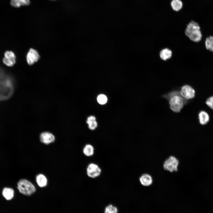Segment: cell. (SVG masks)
Segmentation results:
<instances>
[{"label":"cell","mask_w":213,"mask_h":213,"mask_svg":"<svg viewBox=\"0 0 213 213\" xmlns=\"http://www.w3.org/2000/svg\"><path fill=\"white\" fill-rule=\"evenodd\" d=\"M162 97L168 101L170 109L175 113L180 112L188 102L182 97L179 89L172 90L163 95Z\"/></svg>","instance_id":"cell-1"},{"label":"cell","mask_w":213,"mask_h":213,"mask_svg":"<svg viewBox=\"0 0 213 213\" xmlns=\"http://www.w3.org/2000/svg\"><path fill=\"white\" fill-rule=\"evenodd\" d=\"M185 35L191 41L196 43L201 41L202 35L199 24L191 21L187 25L185 31Z\"/></svg>","instance_id":"cell-2"},{"label":"cell","mask_w":213,"mask_h":213,"mask_svg":"<svg viewBox=\"0 0 213 213\" xmlns=\"http://www.w3.org/2000/svg\"><path fill=\"white\" fill-rule=\"evenodd\" d=\"M17 188L21 193L27 196L31 195L36 191L33 184L25 179H22L19 181Z\"/></svg>","instance_id":"cell-3"},{"label":"cell","mask_w":213,"mask_h":213,"mask_svg":"<svg viewBox=\"0 0 213 213\" xmlns=\"http://www.w3.org/2000/svg\"><path fill=\"white\" fill-rule=\"evenodd\" d=\"M179 164V161L177 158L174 156H170L164 161L163 168L170 172H176L178 170Z\"/></svg>","instance_id":"cell-4"},{"label":"cell","mask_w":213,"mask_h":213,"mask_svg":"<svg viewBox=\"0 0 213 213\" xmlns=\"http://www.w3.org/2000/svg\"><path fill=\"white\" fill-rule=\"evenodd\" d=\"M180 94L185 100H188L193 98L195 95L194 89L191 86L185 85L179 88Z\"/></svg>","instance_id":"cell-5"},{"label":"cell","mask_w":213,"mask_h":213,"mask_svg":"<svg viewBox=\"0 0 213 213\" xmlns=\"http://www.w3.org/2000/svg\"><path fill=\"white\" fill-rule=\"evenodd\" d=\"M101 170L97 164L91 163L87 168L86 172L88 176L92 178H95L99 176L101 173Z\"/></svg>","instance_id":"cell-6"},{"label":"cell","mask_w":213,"mask_h":213,"mask_svg":"<svg viewBox=\"0 0 213 213\" xmlns=\"http://www.w3.org/2000/svg\"><path fill=\"white\" fill-rule=\"evenodd\" d=\"M16 57L14 53L12 51H6L3 59V63L6 66L11 67L15 63Z\"/></svg>","instance_id":"cell-7"},{"label":"cell","mask_w":213,"mask_h":213,"mask_svg":"<svg viewBox=\"0 0 213 213\" xmlns=\"http://www.w3.org/2000/svg\"><path fill=\"white\" fill-rule=\"evenodd\" d=\"M40 56L38 52L33 49L29 50L26 56L27 63L30 65H31L37 62Z\"/></svg>","instance_id":"cell-8"},{"label":"cell","mask_w":213,"mask_h":213,"mask_svg":"<svg viewBox=\"0 0 213 213\" xmlns=\"http://www.w3.org/2000/svg\"><path fill=\"white\" fill-rule=\"evenodd\" d=\"M40 140L42 143L48 144L54 141L55 137L53 135L50 133L44 132L41 133Z\"/></svg>","instance_id":"cell-9"},{"label":"cell","mask_w":213,"mask_h":213,"mask_svg":"<svg viewBox=\"0 0 213 213\" xmlns=\"http://www.w3.org/2000/svg\"><path fill=\"white\" fill-rule=\"evenodd\" d=\"M139 181L141 185L145 186L151 185L153 182L151 176L147 173L143 174L141 175L139 178Z\"/></svg>","instance_id":"cell-10"},{"label":"cell","mask_w":213,"mask_h":213,"mask_svg":"<svg viewBox=\"0 0 213 213\" xmlns=\"http://www.w3.org/2000/svg\"><path fill=\"white\" fill-rule=\"evenodd\" d=\"M198 118L200 123L203 125L207 124L209 120V117L208 113L205 111H201L198 114Z\"/></svg>","instance_id":"cell-11"},{"label":"cell","mask_w":213,"mask_h":213,"mask_svg":"<svg viewBox=\"0 0 213 213\" xmlns=\"http://www.w3.org/2000/svg\"><path fill=\"white\" fill-rule=\"evenodd\" d=\"M2 195L7 200L12 199L14 196V191L13 189L9 188H4L2 192Z\"/></svg>","instance_id":"cell-12"},{"label":"cell","mask_w":213,"mask_h":213,"mask_svg":"<svg viewBox=\"0 0 213 213\" xmlns=\"http://www.w3.org/2000/svg\"><path fill=\"white\" fill-rule=\"evenodd\" d=\"M36 180L38 185L41 187H45L47 184V180L46 176L42 174L37 175Z\"/></svg>","instance_id":"cell-13"},{"label":"cell","mask_w":213,"mask_h":213,"mask_svg":"<svg viewBox=\"0 0 213 213\" xmlns=\"http://www.w3.org/2000/svg\"><path fill=\"white\" fill-rule=\"evenodd\" d=\"M172 55V51L167 48L162 49L160 52V57L164 61L170 58Z\"/></svg>","instance_id":"cell-14"},{"label":"cell","mask_w":213,"mask_h":213,"mask_svg":"<svg viewBox=\"0 0 213 213\" xmlns=\"http://www.w3.org/2000/svg\"><path fill=\"white\" fill-rule=\"evenodd\" d=\"M94 148L93 146L90 144H87L84 147L83 152L84 154L87 156H91L94 153Z\"/></svg>","instance_id":"cell-15"},{"label":"cell","mask_w":213,"mask_h":213,"mask_svg":"<svg viewBox=\"0 0 213 213\" xmlns=\"http://www.w3.org/2000/svg\"><path fill=\"white\" fill-rule=\"evenodd\" d=\"M89 128L91 130H94L97 127V122L95 117L93 116L88 117L86 121Z\"/></svg>","instance_id":"cell-16"},{"label":"cell","mask_w":213,"mask_h":213,"mask_svg":"<svg viewBox=\"0 0 213 213\" xmlns=\"http://www.w3.org/2000/svg\"><path fill=\"white\" fill-rule=\"evenodd\" d=\"M171 6L173 10L178 11L182 8L183 4L181 0H172L171 2Z\"/></svg>","instance_id":"cell-17"},{"label":"cell","mask_w":213,"mask_h":213,"mask_svg":"<svg viewBox=\"0 0 213 213\" xmlns=\"http://www.w3.org/2000/svg\"><path fill=\"white\" fill-rule=\"evenodd\" d=\"M205 46L207 50L213 52V36H209L206 38Z\"/></svg>","instance_id":"cell-18"},{"label":"cell","mask_w":213,"mask_h":213,"mask_svg":"<svg viewBox=\"0 0 213 213\" xmlns=\"http://www.w3.org/2000/svg\"><path fill=\"white\" fill-rule=\"evenodd\" d=\"M118 210L116 207L112 205L108 206L105 208V213H117Z\"/></svg>","instance_id":"cell-19"},{"label":"cell","mask_w":213,"mask_h":213,"mask_svg":"<svg viewBox=\"0 0 213 213\" xmlns=\"http://www.w3.org/2000/svg\"><path fill=\"white\" fill-rule=\"evenodd\" d=\"M97 100L99 104H105L107 102V98L104 95L100 94L98 96Z\"/></svg>","instance_id":"cell-20"},{"label":"cell","mask_w":213,"mask_h":213,"mask_svg":"<svg viewBox=\"0 0 213 213\" xmlns=\"http://www.w3.org/2000/svg\"><path fill=\"white\" fill-rule=\"evenodd\" d=\"M206 104L213 110V96L208 98L206 101Z\"/></svg>","instance_id":"cell-21"},{"label":"cell","mask_w":213,"mask_h":213,"mask_svg":"<svg viewBox=\"0 0 213 213\" xmlns=\"http://www.w3.org/2000/svg\"><path fill=\"white\" fill-rule=\"evenodd\" d=\"M10 4L12 6L15 7H19L21 6L19 0H11Z\"/></svg>","instance_id":"cell-22"},{"label":"cell","mask_w":213,"mask_h":213,"mask_svg":"<svg viewBox=\"0 0 213 213\" xmlns=\"http://www.w3.org/2000/svg\"><path fill=\"white\" fill-rule=\"evenodd\" d=\"M21 6H26L29 4V0H19Z\"/></svg>","instance_id":"cell-23"}]
</instances>
